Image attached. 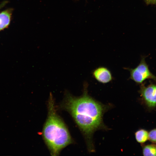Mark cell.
<instances>
[{
  "instance_id": "obj_1",
  "label": "cell",
  "mask_w": 156,
  "mask_h": 156,
  "mask_svg": "<svg viewBox=\"0 0 156 156\" xmlns=\"http://www.w3.org/2000/svg\"><path fill=\"white\" fill-rule=\"evenodd\" d=\"M88 87L85 82L83 94L78 97L66 92L62 106L71 115L86 138L88 150L92 152V135L95 131L104 128L103 117L107 107L89 95Z\"/></svg>"
},
{
  "instance_id": "obj_10",
  "label": "cell",
  "mask_w": 156,
  "mask_h": 156,
  "mask_svg": "<svg viewBox=\"0 0 156 156\" xmlns=\"http://www.w3.org/2000/svg\"><path fill=\"white\" fill-rule=\"evenodd\" d=\"M148 3L156 4V0H144Z\"/></svg>"
},
{
  "instance_id": "obj_2",
  "label": "cell",
  "mask_w": 156,
  "mask_h": 156,
  "mask_svg": "<svg viewBox=\"0 0 156 156\" xmlns=\"http://www.w3.org/2000/svg\"><path fill=\"white\" fill-rule=\"evenodd\" d=\"M54 99L51 93L48 102V114L42 132L45 142L52 155L56 156L73 140L69 131L56 111Z\"/></svg>"
},
{
  "instance_id": "obj_8",
  "label": "cell",
  "mask_w": 156,
  "mask_h": 156,
  "mask_svg": "<svg viewBox=\"0 0 156 156\" xmlns=\"http://www.w3.org/2000/svg\"><path fill=\"white\" fill-rule=\"evenodd\" d=\"M144 156H156V145L149 144L144 146L142 147Z\"/></svg>"
},
{
  "instance_id": "obj_9",
  "label": "cell",
  "mask_w": 156,
  "mask_h": 156,
  "mask_svg": "<svg viewBox=\"0 0 156 156\" xmlns=\"http://www.w3.org/2000/svg\"><path fill=\"white\" fill-rule=\"evenodd\" d=\"M148 139L153 143H156V129L151 130L148 133Z\"/></svg>"
},
{
  "instance_id": "obj_4",
  "label": "cell",
  "mask_w": 156,
  "mask_h": 156,
  "mask_svg": "<svg viewBox=\"0 0 156 156\" xmlns=\"http://www.w3.org/2000/svg\"><path fill=\"white\" fill-rule=\"evenodd\" d=\"M139 92L146 106L150 109H155L156 107V84L151 83L145 86L143 83L140 85Z\"/></svg>"
},
{
  "instance_id": "obj_11",
  "label": "cell",
  "mask_w": 156,
  "mask_h": 156,
  "mask_svg": "<svg viewBox=\"0 0 156 156\" xmlns=\"http://www.w3.org/2000/svg\"><path fill=\"white\" fill-rule=\"evenodd\" d=\"M7 3V1H5L3 2L0 5V10Z\"/></svg>"
},
{
  "instance_id": "obj_6",
  "label": "cell",
  "mask_w": 156,
  "mask_h": 156,
  "mask_svg": "<svg viewBox=\"0 0 156 156\" xmlns=\"http://www.w3.org/2000/svg\"><path fill=\"white\" fill-rule=\"evenodd\" d=\"M12 12V9H8L0 13V31L7 28L9 25Z\"/></svg>"
},
{
  "instance_id": "obj_3",
  "label": "cell",
  "mask_w": 156,
  "mask_h": 156,
  "mask_svg": "<svg viewBox=\"0 0 156 156\" xmlns=\"http://www.w3.org/2000/svg\"><path fill=\"white\" fill-rule=\"evenodd\" d=\"M145 58V57H142L140 63L135 68H126L130 72L129 79L138 84L143 83L148 79L153 80L156 82V76L150 71Z\"/></svg>"
},
{
  "instance_id": "obj_7",
  "label": "cell",
  "mask_w": 156,
  "mask_h": 156,
  "mask_svg": "<svg viewBox=\"0 0 156 156\" xmlns=\"http://www.w3.org/2000/svg\"><path fill=\"white\" fill-rule=\"evenodd\" d=\"M148 132L143 129H140L135 133V135L136 141L138 143L143 144L148 139Z\"/></svg>"
},
{
  "instance_id": "obj_12",
  "label": "cell",
  "mask_w": 156,
  "mask_h": 156,
  "mask_svg": "<svg viewBox=\"0 0 156 156\" xmlns=\"http://www.w3.org/2000/svg\"><path fill=\"white\" fill-rule=\"evenodd\" d=\"M75 1H79V0H74Z\"/></svg>"
},
{
  "instance_id": "obj_5",
  "label": "cell",
  "mask_w": 156,
  "mask_h": 156,
  "mask_svg": "<svg viewBox=\"0 0 156 156\" xmlns=\"http://www.w3.org/2000/svg\"><path fill=\"white\" fill-rule=\"evenodd\" d=\"M93 77L98 82L106 84L111 82L113 77L110 71L104 66H99L92 72Z\"/></svg>"
}]
</instances>
